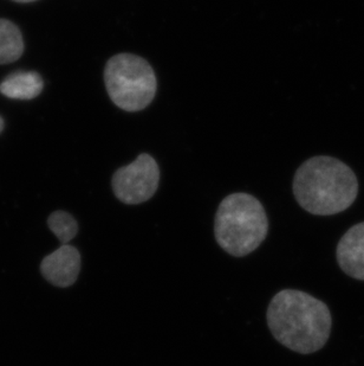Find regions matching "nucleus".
I'll use <instances>...</instances> for the list:
<instances>
[{"instance_id": "0eeeda50", "label": "nucleus", "mask_w": 364, "mask_h": 366, "mask_svg": "<svg viewBox=\"0 0 364 366\" xmlns=\"http://www.w3.org/2000/svg\"><path fill=\"white\" fill-rule=\"evenodd\" d=\"M340 269L355 280L364 281V222L353 225L337 244Z\"/></svg>"}, {"instance_id": "7ed1b4c3", "label": "nucleus", "mask_w": 364, "mask_h": 366, "mask_svg": "<svg viewBox=\"0 0 364 366\" xmlns=\"http://www.w3.org/2000/svg\"><path fill=\"white\" fill-rule=\"evenodd\" d=\"M268 232V214L261 202L251 194L238 192L223 198L214 221L218 244L234 256L255 252Z\"/></svg>"}, {"instance_id": "f8f14e48", "label": "nucleus", "mask_w": 364, "mask_h": 366, "mask_svg": "<svg viewBox=\"0 0 364 366\" xmlns=\"http://www.w3.org/2000/svg\"><path fill=\"white\" fill-rule=\"evenodd\" d=\"M3 128H4L3 119L0 118V132L3 131Z\"/></svg>"}, {"instance_id": "423d86ee", "label": "nucleus", "mask_w": 364, "mask_h": 366, "mask_svg": "<svg viewBox=\"0 0 364 366\" xmlns=\"http://www.w3.org/2000/svg\"><path fill=\"white\" fill-rule=\"evenodd\" d=\"M81 272V254L74 245L62 244L45 256L41 263V273L45 280L59 287L73 286Z\"/></svg>"}, {"instance_id": "39448f33", "label": "nucleus", "mask_w": 364, "mask_h": 366, "mask_svg": "<svg viewBox=\"0 0 364 366\" xmlns=\"http://www.w3.org/2000/svg\"><path fill=\"white\" fill-rule=\"evenodd\" d=\"M160 169L153 157L142 153L133 163L113 173L111 187L118 201L128 205L149 201L158 190Z\"/></svg>"}, {"instance_id": "f03ea898", "label": "nucleus", "mask_w": 364, "mask_h": 366, "mask_svg": "<svg viewBox=\"0 0 364 366\" xmlns=\"http://www.w3.org/2000/svg\"><path fill=\"white\" fill-rule=\"evenodd\" d=\"M295 201L315 216H333L348 210L358 194L354 171L342 160L317 156L305 160L293 178Z\"/></svg>"}, {"instance_id": "f257e3e1", "label": "nucleus", "mask_w": 364, "mask_h": 366, "mask_svg": "<svg viewBox=\"0 0 364 366\" xmlns=\"http://www.w3.org/2000/svg\"><path fill=\"white\" fill-rule=\"evenodd\" d=\"M268 325L277 342L300 355L320 351L333 327L328 305L300 290H280L268 305Z\"/></svg>"}, {"instance_id": "1a4fd4ad", "label": "nucleus", "mask_w": 364, "mask_h": 366, "mask_svg": "<svg viewBox=\"0 0 364 366\" xmlns=\"http://www.w3.org/2000/svg\"><path fill=\"white\" fill-rule=\"evenodd\" d=\"M24 51L21 31L12 21L0 19V64L17 61Z\"/></svg>"}, {"instance_id": "9d476101", "label": "nucleus", "mask_w": 364, "mask_h": 366, "mask_svg": "<svg viewBox=\"0 0 364 366\" xmlns=\"http://www.w3.org/2000/svg\"><path fill=\"white\" fill-rule=\"evenodd\" d=\"M48 225L62 244H68L79 232V223L66 211L59 210L52 212L49 216Z\"/></svg>"}, {"instance_id": "6e6552de", "label": "nucleus", "mask_w": 364, "mask_h": 366, "mask_svg": "<svg viewBox=\"0 0 364 366\" xmlns=\"http://www.w3.org/2000/svg\"><path fill=\"white\" fill-rule=\"evenodd\" d=\"M43 90V80L34 71L11 74L0 84V93L16 100H31Z\"/></svg>"}, {"instance_id": "9b49d317", "label": "nucleus", "mask_w": 364, "mask_h": 366, "mask_svg": "<svg viewBox=\"0 0 364 366\" xmlns=\"http://www.w3.org/2000/svg\"><path fill=\"white\" fill-rule=\"evenodd\" d=\"M14 1H18V3H31V1H36V0H14Z\"/></svg>"}, {"instance_id": "20e7f679", "label": "nucleus", "mask_w": 364, "mask_h": 366, "mask_svg": "<svg viewBox=\"0 0 364 366\" xmlns=\"http://www.w3.org/2000/svg\"><path fill=\"white\" fill-rule=\"evenodd\" d=\"M104 82L111 101L126 112L148 107L154 100L158 86L151 64L131 54H118L108 61Z\"/></svg>"}]
</instances>
